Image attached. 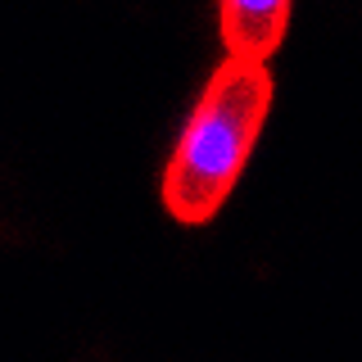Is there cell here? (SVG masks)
<instances>
[{"instance_id":"cell-1","label":"cell","mask_w":362,"mask_h":362,"mask_svg":"<svg viewBox=\"0 0 362 362\" xmlns=\"http://www.w3.org/2000/svg\"><path fill=\"white\" fill-rule=\"evenodd\" d=\"M272 95H276V86H272L267 64L222 59L209 73L163 163V181H158L163 209L181 226H204L209 218H218V209L226 204L249 154H254Z\"/></svg>"},{"instance_id":"cell-2","label":"cell","mask_w":362,"mask_h":362,"mask_svg":"<svg viewBox=\"0 0 362 362\" xmlns=\"http://www.w3.org/2000/svg\"><path fill=\"white\" fill-rule=\"evenodd\" d=\"M294 9L286 0L272 5H249V0H222L218 5V32L226 45V59L235 64H267V54H276L281 37L290 28Z\"/></svg>"}]
</instances>
